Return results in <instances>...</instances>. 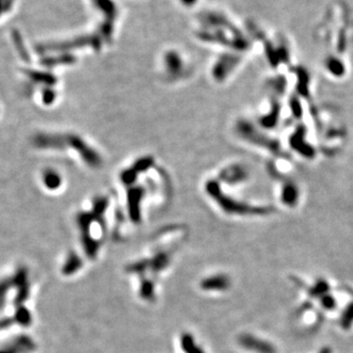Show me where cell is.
Returning <instances> with one entry per match:
<instances>
[{
  "label": "cell",
  "instance_id": "3957f363",
  "mask_svg": "<svg viewBox=\"0 0 353 353\" xmlns=\"http://www.w3.org/2000/svg\"><path fill=\"white\" fill-rule=\"evenodd\" d=\"M231 281L229 277L225 275H217L212 276L201 281V288L204 291H226L229 289Z\"/></svg>",
  "mask_w": 353,
  "mask_h": 353
},
{
  "label": "cell",
  "instance_id": "9c48e42d",
  "mask_svg": "<svg viewBox=\"0 0 353 353\" xmlns=\"http://www.w3.org/2000/svg\"><path fill=\"white\" fill-rule=\"evenodd\" d=\"M329 290V285L325 280H319L311 289L310 293L312 296H324Z\"/></svg>",
  "mask_w": 353,
  "mask_h": 353
},
{
  "label": "cell",
  "instance_id": "7a4b0ae2",
  "mask_svg": "<svg viewBox=\"0 0 353 353\" xmlns=\"http://www.w3.org/2000/svg\"><path fill=\"white\" fill-rule=\"evenodd\" d=\"M240 343L248 350L257 353H276V348L268 341L258 339L252 335H244L240 339Z\"/></svg>",
  "mask_w": 353,
  "mask_h": 353
},
{
  "label": "cell",
  "instance_id": "8992f818",
  "mask_svg": "<svg viewBox=\"0 0 353 353\" xmlns=\"http://www.w3.org/2000/svg\"><path fill=\"white\" fill-rule=\"evenodd\" d=\"M95 1H96V4L98 5V7L106 15H108L109 20H112L115 18L116 7L111 0H95Z\"/></svg>",
  "mask_w": 353,
  "mask_h": 353
},
{
  "label": "cell",
  "instance_id": "ba28073f",
  "mask_svg": "<svg viewBox=\"0 0 353 353\" xmlns=\"http://www.w3.org/2000/svg\"><path fill=\"white\" fill-rule=\"evenodd\" d=\"M341 325L344 329L349 328L353 324V302L347 306L341 316Z\"/></svg>",
  "mask_w": 353,
  "mask_h": 353
},
{
  "label": "cell",
  "instance_id": "6da1fadb",
  "mask_svg": "<svg viewBox=\"0 0 353 353\" xmlns=\"http://www.w3.org/2000/svg\"><path fill=\"white\" fill-rule=\"evenodd\" d=\"M36 144L38 147H55L61 148L62 146H68L73 150L80 153L82 159L88 166L92 168H98L101 166V159L98 152L93 150L85 140L78 135L68 134V135H38L36 138Z\"/></svg>",
  "mask_w": 353,
  "mask_h": 353
},
{
  "label": "cell",
  "instance_id": "30bf717a",
  "mask_svg": "<svg viewBox=\"0 0 353 353\" xmlns=\"http://www.w3.org/2000/svg\"><path fill=\"white\" fill-rule=\"evenodd\" d=\"M321 301H322V304H323V307L328 309V310H332L336 307V300L333 296L331 295H324L321 297Z\"/></svg>",
  "mask_w": 353,
  "mask_h": 353
},
{
  "label": "cell",
  "instance_id": "277c9868",
  "mask_svg": "<svg viewBox=\"0 0 353 353\" xmlns=\"http://www.w3.org/2000/svg\"><path fill=\"white\" fill-rule=\"evenodd\" d=\"M42 183L46 187V190L54 191L60 186L62 182L60 176L56 172L46 170L43 172V175H42Z\"/></svg>",
  "mask_w": 353,
  "mask_h": 353
},
{
  "label": "cell",
  "instance_id": "5b68a950",
  "mask_svg": "<svg viewBox=\"0 0 353 353\" xmlns=\"http://www.w3.org/2000/svg\"><path fill=\"white\" fill-rule=\"evenodd\" d=\"M183 61L178 53L171 51L166 54V64L168 68V72L171 74L179 73L180 69L182 70Z\"/></svg>",
  "mask_w": 353,
  "mask_h": 353
},
{
  "label": "cell",
  "instance_id": "8fae6325",
  "mask_svg": "<svg viewBox=\"0 0 353 353\" xmlns=\"http://www.w3.org/2000/svg\"><path fill=\"white\" fill-rule=\"evenodd\" d=\"M181 2L184 4L185 6H193L197 2V0H181Z\"/></svg>",
  "mask_w": 353,
  "mask_h": 353
},
{
  "label": "cell",
  "instance_id": "52a82bcc",
  "mask_svg": "<svg viewBox=\"0 0 353 353\" xmlns=\"http://www.w3.org/2000/svg\"><path fill=\"white\" fill-rule=\"evenodd\" d=\"M183 350L186 353H203L202 350L195 345V341L191 335H185L182 339Z\"/></svg>",
  "mask_w": 353,
  "mask_h": 353
},
{
  "label": "cell",
  "instance_id": "7c38bea8",
  "mask_svg": "<svg viewBox=\"0 0 353 353\" xmlns=\"http://www.w3.org/2000/svg\"><path fill=\"white\" fill-rule=\"evenodd\" d=\"M320 353H331V352H330L329 349H324V350H323V351H322V352H320Z\"/></svg>",
  "mask_w": 353,
  "mask_h": 353
}]
</instances>
